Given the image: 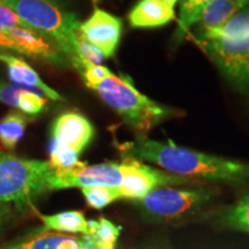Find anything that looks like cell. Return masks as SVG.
Here are the masks:
<instances>
[{
    "mask_svg": "<svg viewBox=\"0 0 249 249\" xmlns=\"http://www.w3.org/2000/svg\"><path fill=\"white\" fill-rule=\"evenodd\" d=\"M160 1L164 2L165 5H167V6H170V7L174 8V7H176V5L180 1V0H160Z\"/></svg>",
    "mask_w": 249,
    "mask_h": 249,
    "instance_id": "f1b7e54d",
    "label": "cell"
},
{
    "mask_svg": "<svg viewBox=\"0 0 249 249\" xmlns=\"http://www.w3.org/2000/svg\"><path fill=\"white\" fill-rule=\"evenodd\" d=\"M123 163H101L87 165L80 161L73 169L55 172L52 170L48 179V191L86 187H111L118 188L123 182Z\"/></svg>",
    "mask_w": 249,
    "mask_h": 249,
    "instance_id": "ba28073f",
    "label": "cell"
},
{
    "mask_svg": "<svg viewBox=\"0 0 249 249\" xmlns=\"http://www.w3.org/2000/svg\"><path fill=\"white\" fill-rule=\"evenodd\" d=\"M28 27L48 36L67 55L76 57L80 20L59 0H2Z\"/></svg>",
    "mask_w": 249,
    "mask_h": 249,
    "instance_id": "3957f363",
    "label": "cell"
},
{
    "mask_svg": "<svg viewBox=\"0 0 249 249\" xmlns=\"http://www.w3.org/2000/svg\"><path fill=\"white\" fill-rule=\"evenodd\" d=\"M143 249H158V248H143Z\"/></svg>",
    "mask_w": 249,
    "mask_h": 249,
    "instance_id": "1f68e13d",
    "label": "cell"
},
{
    "mask_svg": "<svg viewBox=\"0 0 249 249\" xmlns=\"http://www.w3.org/2000/svg\"><path fill=\"white\" fill-rule=\"evenodd\" d=\"M14 52V53L22 54L21 49L17 45L13 39H11L5 33L0 31V52Z\"/></svg>",
    "mask_w": 249,
    "mask_h": 249,
    "instance_id": "4316f807",
    "label": "cell"
},
{
    "mask_svg": "<svg viewBox=\"0 0 249 249\" xmlns=\"http://www.w3.org/2000/svg\"><path fill=\"white\" fill-rule=\"evenodd\" d=\"M0 249H90L85 235H71L42 229L26 239Z\"/></svg>",
    "mask_w": 249,
    "mask_h": 249,
    "instance_id": "4fadbf2b",
    "label": "cell"
},
{
    "mask_svg": "<svg viewBox=\"0 0 249 249\" xmlns=\"http://www.w3.org/2000/svg\"><path fill=\"white\" fill-rule=\"evenodd\" d=\"M214 220L223 229L249 234V191L218 210Z\"/></svg>",
    "mask_w": 249,
    "mask_h": 249,
    "instance_id": "e0dca14e",
    "label": "cell"
},
{
    "mask_svg": "<svg viewBox=\"0 0 249 249\" xmlns=\"http://www.w3.org/2000/svg\"><path fill=\"white\" fill-rule=\"evenodd\" d=\"M123 34V21L105 9L95 7L90 17L81 22L79 35L97 48L105 58L114 55Z\"/></svg>",
    "mask_w": 249,
    "mask_h": 249,
    "instance_id": "9c48e42d",
    "label": "cell"
},
{
    "mask_svg": "<svg viewBox=\"0 0 249 249\" xmlns=\"http://www.w3.org/2000/svg\"><path fill=\"white\" fill-rule=\"evenodd\" d=\"M226 82L235 91L249 96V35L239 38L202 37L195 39Z\"/></svg>",
    "mask_w": 249,
    "mask_h": 249,
    "instance_id": "8992f818",
    "label": "cell"
},
{
    "mask_svg": "<svg viewBox=\"0 0 249 249\" xmlns=\"http://www.w3.org/2000/svg\"><path fill=\"white\" fill-rule=\"evenodd\" d=\"M210 1L211 0H180L178 28L174 34L177 42H180L191 28L197 23L202 12Z\"/></svg>",
    "mask_w": 249,
    "mask_h": 249,
    "instance_id": "44dd1931",
    "label": "cell"
},
{
    "mask_svg": "<svg viewBox=\"0 0 249 249\" xmlns=\"http://www.w3.org/2000/svg\"><path fill=\"white\" fill-rule=\"evenodd\" d=\"M76 57L83 60H87L91 64L95 65H102L103 60L105 57L97 48L90 44L79 35L77 31V40H76Z\"/></svg>",
    "mask_w": 249,
    "mask_h": 249,
    "instance_id": "cb8c5ba5",
    "label": "cell"
},
{
    "mask_svg": "<svg viewBox=\"0 0 249 249\" xmlns=\"http://www.w3.org/2000/svg\"><path fill=\"white\" fill-rule=\"evenodd\" d=\"M2 33L17 43L22 54L39 59L57 67L68 68L71 66L67 55L58 48L53 40L33 28L14 27Z\"/></svg>",
    "mask_w": 249,
    "mask_h": 249,
    "instance_id": "8fae6325",
    "label": "cell"
},
{
    "mask_svg": "<svg viewBox=\"0 0 249 249\" xmlns=\"http://www.w3.org/2000/svg\"><path fill=\"white\" fill-rule=\"evenodd\" d=\"M119 116L138 136H147L156 126L179 118L180 111L152 101L134 86L130 77L112 73L89 88Z\"/></svg>",
    "mask_w": 249,
    "mask_h": 249,
    "instance_id": "7a4b0ae2",
    "label": "cell"
},
{
    "mask_svg": "<svg viewBox=\"0 0 249 249\" xmlns=\"http://www.w3.org/2000/svg\"><path fill=\"white\" fill-rule=\"evenodd\" d=\"M22 26H27V24L18 18V15L14 11H12L6 5L0 6V31Z\"/></svg>",
    "mask_w": 249,
    "mask_h": 249,
    "instance_id": "484cf974",
    "label": "cell"
},
{
    "mask_svg": "<svg viewBox=\"0 0 249 249\" xmlns=\"http://www.w3.org/2000/svg\"><path fill=\"white\" fill-rule=\"evenodd\" d=\"M81 193L85 196L87 204L96 210L104 209L113 202L120 200L117 188L111 187H86L81 188Z\"/></svg>",
    "mask_w": 249,
    "mask_h": 249,
    "instance_id": "7402d4cb",
    "label": "cell"
},
{
    "mask_svg": "<svg viewBox=\"0 0 249 249\" xmlns=\"http://www.w3.org/2000/svg\"><path fill=\"white\" fill-rule=\"evenodd\" d=\"M117 147L124 157L156 164L171 174L249 188V163L246 161L204 154L172 141H156L147 136L117 143Z\"/></svg>",
    "mask_w": 249,
    "mask_h": 249,
    "instance_id": "6da1fadb",
    "label": "cell"
},
{
    "mask_svg": "<svg viewBox=\"0 0 249 249\" xmlns=\"http://www.w3.org/2000/svg\"><path fill=\"white\" fill-rule=\"evenodd\" d=\"M0 61L6 65L7 75L15 85L40 91L52 101L64 99L60 93L46 85L42 77L38 75V73L22 58H18L14 54H8L6 52H0Z\"/></svg>",
    "mask_w": 249,
    "mask_h": 249,
    "instance_id": "7c38bea8",
    "label": "cell"
},
{
    "mask_svg": "<svg viewBox=\"0 0 249 249\" xmlns=\"http://www.w3.org/2000/svg\"><path fill=\"white\" fill-rule=\"evenodd\" d=\"M244 5L233 0H211L202 12L200 20L197 21V29L194 36L202 35L208 31L218 29L240 11Z\"/></svg>",
    "mask_w": 249,
    "mask_h": 249,
    "instance_id": "9a60e30c",
    "label": "cell"
},
{
    "mask_svg": "<svg viewBox=\"0 0 249 249\" xmlns=\"http://www.w3.org/2000/svg\"><path fill=\"white\" fill-rule=\"evenodd\" d=\"M121 163L124 165V178L117 188L120 200L138 201L160 187L191 185L195 182L194 179L157 170L132 157H124Z\"/></svg>",
    "mask_w": 249,
    "mask_h": 249,
    "instance_id": "52a82bcc",
    "label": "cell"
},
{
    "mask_svg": "<svg viewBox=\"0 0 249 249\" xmlns=\"http://www.w3.org/2000/svg\"><path fill=\"white\" fill-rule=\"evenodd\" d=\"M43 229L65 234L86 235L89 232V220L79 210L62 211L55 214H40Z\"/></svg>",
    "mask_w": 249,
    "mask_h": 249,
    "instance_id": "2e32d148",
    "label": "cell"
},
{
    "mask_svg": "<svg viewBox=\"0 0 249 249\" xmlns=\"http://www.w3.org/2000/svg\"><path fill=\"white\" fill-rule=\"evenodd\" d=\"M29 119L18 111H9L0 120V143L7 151L17 148L26 132Z\"/></svg>",
    "mask_w": 249,
    "mask_h": 249,
    "instance_id": "d6986e66",
    "label": "cell"
},
{
    "mask_svg": "<svg viewBox=\"0 0 249 249\" xmlns=\"http://www.w3.org/2000/svg\"><path fill=\"white\" fill-rule=\"evenodd\" d=\"M95 128L88 118L68 111L55 118L51 126V148L66 149L81 155L91 143Z\"/></svg>",
    "mask_w": 249,
    "mask_h": 249,
    "instance_id": "30bf717a",
    "label": "cell"
},
{
    "mask_svg": "<svg viewBox=\"0 0 249 249\" xmlns=\"http://www.w3.org/2000/svg\"><path fill=\"white\" fill-rule=\"evenodd\" d=\"M121 227L105 217L89 220V232L85 236L90 249H116Z\"/></svg>",
    "mask_w": 249,
    "mask_h": 249,
    "instance_id": "ac0fdd59",
    "label": "cell"
},
{
    "mask_svg": "<svg viewBox=\"0 0 249 249\" xmlns=\"http://www.w3.org/2000/svg\"><path fill=\"white\" fill-rule=\"evenodd\" d=\"M216 197V192L207 188L181 189L160 187L144 197L133 201L145 220L164 224L187 220L205 209Z\"/></svg>",
    "mask_w": 249,
    "mask_h": 249,
    "instance_id": "5b68a950",
    "label": "cell"
},
{
    "mask_svg": "<svg viewBox=\"0 0 249 249\" xmlns=\"http://www.w3.org/2000/svg\"><path fill=\"white\" fill-rule=\"evenodd\" d=\"M24 87H21L15 83L0 81V103L7 105V107L18 108V95L23 91Z\"/></svg>",
    "mask_w": 249,
    "mask_h": 249,
    "instance_id": "d4e9b609",
    "label": "cell"
},
{
    "mask_svg": "<svg viewBox=\"0 0 249 249\" xmlns=\"http://www.w3.org/2000/svg\"><path fill=\"white\" fill-rule=\"evenodd\" d=\"M48 101L43 98L36 90L24 89L18 95V108L26 116L36 117L45 110Z\"/></svg>",
    "mask_w": 249,
    "mask_h": 249,
    "instance_id": "603a6c76",
    "label": "cell"
},
{
    "mask_svg": "<svg viewBox=\"0 0 249 249\" xmlns=\"http://www.w3.org/2000/svg\"><path fill=\"white\" fill-rule=\"evenodd\" d=\"M1 5H4V2H2V0H0V6Z\"/></svg>",
    "mask_w": 249,
    "mask_h": 249,
    "instance_id": "4dcf8cb0",
    "label": "cell"
},
{
    "mask_svg": "<svg viewBox=\"0 0 249 249\" xmlns=\"http://www.w3.org/2000/svg\"><path fill=\"white\" fill-rule=\"evenodd\" d=\"M9 204H2L0 203V230L4 227L6 222L8 220L9 218Z\"/></svg>",
    "mask_w": 249,
    "mask_h": 249,
    "instance_id": "83f0119b",
    "label": "cell"
},
{
    "mask_svg": "<svg viewBox=\"0 0 249 249\" xmlns=\"http://www.w3.org/2000/svg\"><path fill=\"white\" fill-rule=\"evenodd\" d=\"M233 1L239 2V4H241V5H244V6H247L249 4V0H233Z\"/></svg>",
    "mask_w": 249,
    "mask_h": 249,
    "instance_id": "f546056e",
    "label": "cell"
},
{
    "mask_svg": "<svg viewBox=\"0 0 249 249\" xmlns=\"http://www.w3.org/2000/svg\"><path fill=\"white\" fill-rule=\"evenodd\" d=\"M176 18V11L160 0H139L128 14L133 28H158L169 24Z\"/></svg>",
    "mask_w": 249,
    "mask_h": 249,
    "instance_id": "5bb4252c",
    "label": "cell"
},
{
    "mask_svg": "<svg viewBox=\"0 0 249 249\" xmlns=\"http://www.w3.org/2000/svg\"><path fill=\"white\" fill-rule=\"evenodd\" d=\"M50 161L0 151V203L28 205L48 191Z\"/></svg>",
    "mask_w": 249,
    "mask_h": 249,
    "instance_id": "277c9868",
    "label": "cell"
},
{
    "mask_svg": "<svg viewBox=\"0 0 249 249\" xmlns=\"http://www.w3.org/2000/svg\"><path fill=\"white\" fill-rule=\"evenodd\" d=\"M249 35V4L238 11L225 24L218 29L194 36L195 39L202 37H219V38H239Z\"/></svg>",
    "mask_w": 249,
    "mask_h": 249,
    "instance_id": "ffe728a7",
    "label": "cell"
}]
</instances>
